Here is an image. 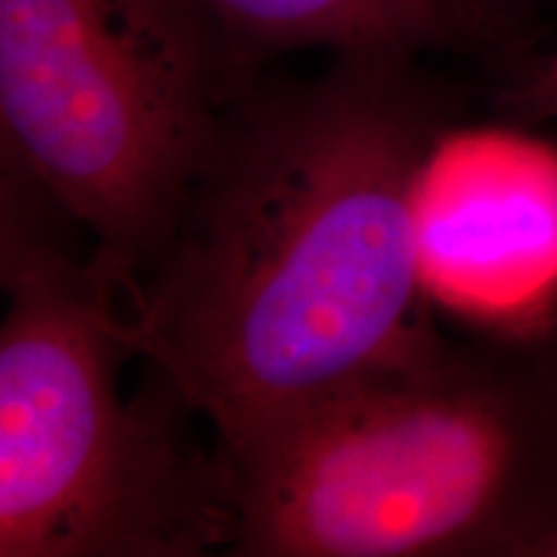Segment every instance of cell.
Returning a JSON list of instances; mask_svg holds the SVG:
<instances>
[{
    "label": "cell",
    "mask_w": 557,
    "mask_h": 557,
    "mask_svg": "<svg viewBox=\"0 0 557 557\" xmlns=\"http://www.w3.org/2000/svg\"><path fill=\"white\" fill-rule=\"evenodd\" d=\"M498 116L532 124H557V41L540 58L529 60L493 96Z\"/></svg>",
    "instance_id": "7"
},
{
    "label": "cell",
    "mask_w": 557,
    "mask_h": 557,
    "mask_svg": "<svg viewBox=\"0 0 557 557\" xmlns=\"http://www.w3.org/2000/svg\"><path fill=\"white\" fill-rule=\"evenodd\" d=\"M462 96L403 54L261 73L227 109L122 333L230 459L442 341L413 191Z\"/></svg>",
    "instance_id": "1"
},
{
    "label": "cell",
    "mask_w": 557,
    "mask_h": 557,
    "mask_svg": "<svg viewBox=\"0 0 557 557\" xmlns=\"http://www.w3.org/2000/svg\"><path fill=\"white\" fill-rule=\"evenodd\" d=\"M500 3L506 5L508 11H511V16L513 18H521V13H524V9H527V0H500Z\"/></svg>",
    "instance_id": "8"
},
{
    "label": "cell",
    "mask_w": 557,
    "mask_h": 557,
    "mask_svg": "<svg viewBox=\"0 0 557 557\" xmlns=\"http://www.w3.org/2000/svg\"><path fill=\"white\" fill-rule=\"evenodd\" d=\"M230 462V555L540 557L557 537V320L442 336Z\"/></svg>",
    "instance_id": "2"
},
{
    "label": "cell",
    "mask_w": 557,
    "mask_h": 557,
    "mask_svg": "<svg viewBox=\"0 0 557 557\" xmlns=\"http://www.w3.org/2000/svg\"><path fill=\"white\" fill-rule=\"evenodd\" d=\"M246 81L287 52L426 54L506 45L519 21L500 0H205Z\"/></svg>",
    "instance_id": "6"
},
{
    "label": "cell",
    "mask_w": 557,
    "mask_h": 557,
    "mask_svg": "<svg viewBox=\"0 0 557 557\" xmlns=\"http://www.w3.org/2000/svg\"><path fill=\"white\" fill-rule=\"evenodd\" d=\"M540 557H557V537L549 540L547 545L540 549Z\"/></svg>",
    "instance_id": "9"
},
{
    "label": "cell",
    "mask_w": 557,
    "mask_h": 557,
    "mask_svg": "<svg viewBox=\"0 0 557 557\" xmlns=\"http://www.w3.org/2000/svg\"><path fill=\"white\" fill-rule=\"evenodd\" d=\"M248 83L205 0H0V156L94 238L124 305Z\"/></svg>",
    "instance_id": "4"
},
{
    "label": "cell",
    "mask_w": 557,
    "mask_h": 557,
    "mask_svg": "<svg viewBox=\"0 0 557 557\" xmlns=\"http://www.w3.org/2000/svg\"><path fill=\"white\" fill-rule=\"evenodd\" d=\"M431 305L478 331L557 320V145L500 116L449 124L413 191Z\"/></svg>",
    "instance_id": "5"
},
{
    "label": "cell",
    "mask_w": 557,
    "mask_h": 557,
    "mask_svg": "<svg viewBox=\"0 0 557 557\" xmlns=\"http://www.w3.org/2000/svg\"><path fill=\"white\" fill-rule=\"evenodd\" d=\"M67 225L0 156V557L230 555V455L156 367L122 393V287Z\"/></svg>",
    "instance_id": "3"
}]
</instances>
